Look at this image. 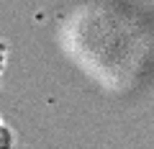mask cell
Segmentation results:
<instances>
[{
	"instance_id": "1",
	"label": "cell",
	"mask_w": 154,
	"mask_h": 149,
	"mask_svg": "<svg viewBox=\"0 0 154 149\" xmlns=\"http://www.w3.org/2000/svg\"><path fill=\"white\" fill-rule=\"evenodd\" d=\"M3 64H5V46L0 44V70H3Z\"/></svg>"
}]
</instances>
